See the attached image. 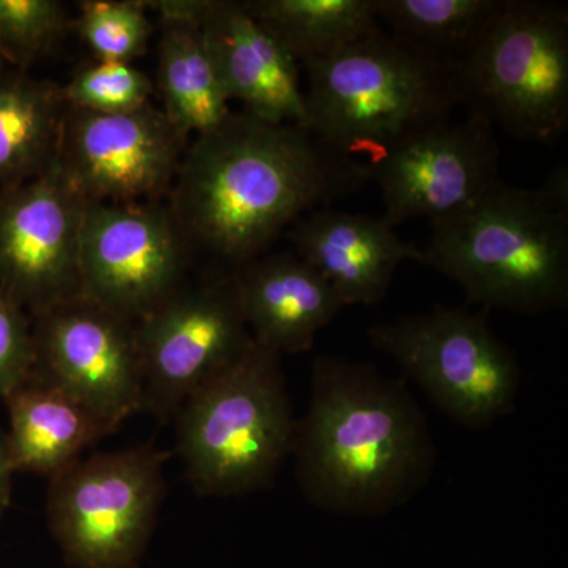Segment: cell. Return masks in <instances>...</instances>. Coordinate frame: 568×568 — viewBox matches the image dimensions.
I'll use <instances>...</instances> for the list:
<instances>
[{
  "label": "cell",
  "mask_w": 568,
  "mask_h": 568,
  "mask_svg": "<svg viewBox=\"0 0 568 568\" xmlns=\"http://www.w3.org/2000/svg\"><path fill=\"white\" fill-rule=\"evenodd\" d=\"M372 181L304 125L231 112L183 152L170 211L186 244L239 271L306 213Z\"/></svg>",
  "instance_id": "6da1fadb"
},
{
  "label": "cell",
  "mask_w": 568,
  "mask_h": 568,
  "mask_svg": "<svg viewBox=\"0 0 568 568\" xmlns=\"http://www.w3.org/2000/svg\"><path fill=\"white\" fill-rule=\"evenodd\" d=\"M291 455L306 500L346 517H377L403 506L436 467L428 420L406 381L331 355L313 362Z\"/></svg>",
  "instance_id": "7a4b0ae2"
},
{
  "label": "cell",
  "mask_w": 568,
  "mask_h": 568,
  "mask_svg": "<svg viewBox=\"0 0 568 568\" xmlns=\"http://www.w3.org/2000/svg\"><path fill=\"white\" fill-rule=\"evenodd\" d=\"M420 263L454 280L469 304L536 316L568 305V171L536 189L496 181L440 222Z\"/></svg>",
  "instance_id": "3957f363"
},
{
  "label": "cell",
  "mask_w": 568,
  "mask_h": 568,
  "mask_svg": "<svg viewBox=\"0 0 568 568\" xmlns=\"http://www.w3.org/2000/svg\"><path fill=\"white\" fill-rule=\"evenodd\" d=\"M304 69V126L372 174L403 142L452 119L459 103L454 62L384 28Z\"/></svg>",
  "instance_id": "277c9868"
},
{
  "label": "cell",
  "mask_w": 568,
  "mask_h": 568,
  "mask_svg": "<svg viewBox=\"0 0 568 568\" xmlns=\"http://www.w3.org/2000/svg\"><path fill=\"white\" fill-rule=\"evenodd\" d=\"M178 454L201 496H239L272 485L293 450V403L282 355L254 342L183 403Z\"/></svg>",
  "instance_id": "5b68a950"
},
{
  "label": "cell",
  "mask_w": 568,
  "mask_h": 568,
  "mask_svg": "<svg viewBox=\"0 0 568 568\" xmlns=\"http://www.w3.org/2000/svg\"><path fill=\"white\" fill-rule=\"evenodd\" d=\"M459 103L510 136L551 145L568 129V11L540 0H500L454 61Z\"/></svg>",
  "instance_id": "8992f818"
},
{
  "label": "cell",
  "mask_w": 568,
  "mask_h": 568,
  "mask_svg": "<svg viewBox=\"0 0 568 568\" xmlns=\"http://www.w3.org/2000/svg\"><path fill=\"white\" fill-rule=\"evenodd\" d=\"M368 336L458 425L485 429L514 413L521 368L484 313L436 305L373 325Z\"/></svg>",
  "instance_id": "52a82bcc"
},
{
  "label": "cell",
  "mask_w": 568,
  "mask_h": 568,
  "mask_svg": "<svg viewBox=\"0 0 568 568\" xmlns=\"http://www.w3.org/2000/svg\"><path fill=\"white\" fill-rule=\"evenodd\" d=\"M168 458L149 444L80 458L51 477L48 523L70 566L140 567L166 493Z\"/></svg>",
  "instance_id": "ba28073f"
},
{
  "label": "cell",
  "mask_w": 568,
  "mask_h": 568,
  "mask_svg": "<svg viewBox=\"0 0 568 568\" xmlns=\"http://www.w3.org/2000/svg\"><path fill=\"white\" fill-rule=\"evenodd\" d=\"M142 373V410L175 417L183 403L233 364L253 336L235 274L179 287L134 323Z\"/></svg>",
  "instance_id": "9c48e42d"
},
{
  "label": "cell",
  "mask_w": 568,
  "mask_h": 568,
  "mask_svg": "<svg viewBox=\"0 0 568 568\" xmlns=\"http://www.w3.org/2000/svg\"><path fill=\"white\" fill-rule=\"evenodd\" d=\"M186 245L170 207L88 203L80 239L81 297L138 323L179 290Z\"/></svg>",
  "instance_id": "30bf717a"
},
{
  "label": "cell",
  "mask_w": 568,
  "mask_h": 568,
  "mask_svg": "<svg viewBox=\"0 0 568 568\" xmlns=\"http://www.w3.org/2000/svg\"><path fill=\"white\" fill-rule=\"evenodd\" d=\"M32 376L61 388L112 432L142 410L134 324L84 297L33 316Z\"/></svg>",
  "instance_id": "8fae6325"
},
{
  "label": "cell",
  "mask_w": 568,
  "mask_h": 568,
  "mask_svg": "<svg viewBox=\"0 0 568 568\" xmlns=\"http://www.w3.org/2000/svg\"><path fill=\"white\" fill-rule=\"evenodd\" d=\"M183 144L152 104L126 114L69 108L52 166L85 203H148L174 182Z\"/></svg>",
  "instance_id": "7c38bea8"
},
{
  "label": "cell",
  "mask_w": 568,
  "mask_h": 568,
  "mask_svg": "<svg viewBox=\"0 0 568 568\" xmlns=\"http://www.w3.org/2000/svg\"><path fill=\"white\" fill-rule=\"evenodd\" d=\"M85 205L54 166L0 190V291L32 316L81 295Z\"/></svg>",
  "instance_id": "4fadbf2b"
},
{
  "label": "cell",
  "mask_w": 568,
  "mask_h": 568,
  "mask_svg": "<svg viewBox=\"0 0 568 568\" xmlns=\"http://www.w3.org/2000/svg\"><path fill=\"white\" fill-rule=\"evenodd\" d=\"M495 129L469 114L436 123L403 142L373 171L392 226L414 219H448L499 181Z\"/></svg>",
  "instance_id": "5bb4252c"
},
{
  "label": "cell",
  "mask_w": 568,
  "mask_h": 568,
  "mask_svg": "<svg viewBox=\"0 0 568 568\" xmlns=\"http://www.w3.org/2000/svg\"><path fill=\"white\" fill-rule=\"evenodd\" d=\"M144 7L160 20L196 22L227 99L244 104L245 112L267 122L304 125L298 62L245 2L156 0Z\"/></svg>",
  "instance_id": "9a60e30c"
},
{
  "label": "cell",
  "mask_w": 568,
  "mask_h": 568,
  "mask_svg": "<svg viewBox=\"0 0 568 568\" xmlns=\"http://www.w3.org/2000/svg\"><path fill=\"white\" fill-rule=\"evenodd\" d=\"M293 252L331 283L343 305H375L390 290L399 265L420 263L384 216L317 209L287 230Z\"/></svg>",
  "instance_id": "2e32d148"
},
{
  "label": "cell",
  "mask_w": 568,
  "mask_h": 568,
  "mask_svg": "<svg viewBox=\"0 0 568 568\" xmlns=\"http://www.w3.org/2000/svg\"><path fill=\"white\" fill-rule=\"evenodd\" d=\"M250 334L257 345L302 354L345 308L331 283L293 250L257 257L234 272Z\"/></svg>",
  "instance_id": "e0dca14e"
},
{
  "label": "cell",
  "mask_w": 568,
  "mask_h": 568,
  "mask_svg": "<svg viewBox=\"0 0 568 568\" xmlns=\"http://www.w3.org/2000/svg\"><path fill=\"white\" fill-rule=\"evenodd\" d=\"M3 403L14 473L54 477L78 462L85 448L114 433L73 396L32 375Z\"/></svg>",
  "instance_id": "ac0fdd59"
},
{
  "label": "cell",
  "mask_w": 568,
  "mask_h": 568,
  "mask_svg": "<svg viewBox=\"0 0 568 568\" xmlns=\"http://www.w3.org/2000/svg\"><path fill=\"white\" fill-rule=\"evenodd\" d=\"M67 110L61 85L0 70V190L50 170Z\"/></svg>",
  "instance_id": "d6986e66"
},
{
  "label": "cell",
  "mask_w": 568,
  "mask_h": 568,
  "mask_svg": "<svg viewBox=\"0 0 568 568\" xmlns=\"http://www.w3.org/2000/svg\"><path fill=\"white\" fill-rule=\"evenodd\" d=\"M156 84L164 115L185 140L215 129L233 112L196 22L162 20Z\"/></svg>",
  "instance_id": "ffe728a7"
},
{
  "label": "cell",
  "mask_w": 568,
  "mask_h": 568,
  "mask_svg": "<svg viewBox=\"0 0 568 568\" xmlns=\"http://www.w3.org/2000/svg\"><path fill=\"white\" fill-rule=\"evenodd\" d=\"M245 6L304 67L383 31L373 0H252Z\"/></svg>",
  "instance_id": "44dd1931"
},
{
  "label": "cell",
  "mask_w": 568,
  "mask_h": 568,
  "mask_svg": "<svg viewBox=\"0 0 568 568\" xmlns=\"http://www.w3.org/2000/svg\"><path fill=\"white\" fill-rule=\"evenodd\" d=\"M379 24L422 50L457 61L500 0H373Z\"/></svg>",
  "instance_id": "7402d4cb"
},
{
  "label": "cell",
  "mask_w": 568,
  "mask_h": 568,
  "mask_svg": "<svg viewBox=\"0 0 568 568\" xmlns=\"http://www.w3.org/2000/svg\"><path fill=\"white\" fill-rule=\"evenodd\" d=\"M80 10L78 32L95 61L132 63L148 51L153 26L144 2L85 0Z\"/></svg>",
  "instance_id": "603a6c76"
},
{
  "label": "cell",
  "mask_w": 568,
  "mask_h": 568,
  "mask_svg": "<svg viewBox=\"0 0 568 568\" xmlns=\"http://www.w3.org/2000/svg\"><path fill=\"white\" fill-rule=\"evenodd\" d=\"M153 82L133 63L95 61L78 71L62 88L71 110L95 114H126L148 106Z\"/></svg>",
  "instance_id": "cb8c5ba5"
},
{
  "label": "cell",
  "mask_w": 568,
  "mask_h": 568,
  "mask_svg": "<svg viewBox=\"0 0 568 568\" xmlns=\"http://www.w3.org/2000/svg\"><path fill=\"white\" fill-rule=\"evenodd\" d=\"M67 18L58 0H0V62L26 71L65 31Z\"/></svg>",
  "instance_id": "d4e9b609"
},
{
  "label": "cell",
  "mask_w": 568,
  "mask_h": 568,
  "mask_svg": "<svg viewBox=\"0 0 568 568\" xmlns=\"http://www.w3.org/2000/svg\"><path fill=\"white\" fill-rule=\"evenodd\" d=\"M32 321L0 291V402H6L32 375Z\"/></svg>",
  "instance_id": "484cf974"
},
{
  "label": "cell",
  "mask_w": 568,
  "mask_h": 568,
  "mask_svg": "<svg viewBox=\"0 0 568 568\" xmlns=\"http://www.w3.org/2000/svg\"><path fill=\"white\" fill-rule=\"evenodd\" d=\"M14 474L17 473H14L13 465H11L6 435L0 433V517L10 507Z\"/></svg>",
  "instance_id": "4316f807"
},
{
  "label": "cell",
  "mask_w": 568,
  "mask_h": 568,
  "mask_svg": "<svg viewBox=\"0 0 568 568\" xmlns=\"http://www.w3.org/2000/svg\"><path fill=\"white\" fill-rule=\"evenodd\" d=\"M2 65H3V63H2V62H0V70H2Z\"/></svg>",
  "instance_id": "83f0119b"
}]
</instances>
